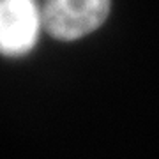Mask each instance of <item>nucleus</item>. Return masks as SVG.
I'll use <instances>...</instances> for the list:
<instances>
[{"instance_id": "nucleus-2", "label": "nucleus", "mask_w": 159, "mask_h": 159, "mask_svg": "<svg viewBox=\"0 0 159 159\" xmlns=\"http://www.w3.org/2000/svg\"><path fill=\"white\" fill-rule=\"evenodd\" d=\"M41 11L34 0H0V55L23 57L37 43Z\"/></svg>"}, {"instance_id": "nucleus-1", "label": "nucleus", "mask_w": 159, "mask_h": 159, "mask_svg": "<svg viewBox=\"0 0 159 159\" xmlns=\"http://www.w3.org/2000/svg\"><path fill=\"white\" fill-rule=\"evenodd\" d=\"M111 0H46L41 25L58 41H74L92 34L106 21Z\"/></svg>"}]
</instances>
